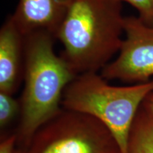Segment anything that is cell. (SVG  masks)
Masks as SVG:
<instances>
[{"instance_id": "6da1fadb", "label": "cell", "mask_w": 153, "mask_h": 153, "mask_svg": "<svg viewBox=\"0 0 153 153\" xmlns=\"http://www.w3.org/2000/svg\"><path fill=\"white\" fill-rule=\"evenodd\" d=\"M124 19L118 0H72L56 38L76 75L103 69L120 51Z\"/></svg>"}, {"instance_id": "5b68a950", "label": "cell", "mask_w": 153, "mask_h": 153, "mask_svg": "<svg viewBox=\"0 0 153 153\" xmlns=\"http://www.w3.org/2000/svg\"><path fill=\"white\" fill-rule=\"evenodd\" d=\"M124 33L118 58L102 69L105 79L147 82L153 76V28L138 17L124 19Z\"/></svg>"}, {"instance_id": "ba28073f", "label": "cell", "mask_w": 153, "mask_h": 153, "mask_svg": "<svg viewBox=\"0 0 153 153\" xmlns=\"http://www.w3.org/2000/svg\"><path fill=\"white\" fill-rule=\"evenodd\" d=\"M127 153H153V119L143 103L132 124Z\"/></svg>"}, {"instance_id": "3957f363", "label": "cell", "mask_w": 153, "mask_h": 153, "mask_svg": "<svg viewBox=\"0 0 153 153\" xmlns=\"http://www.w3.org/2000/svg\"><path fill=\"white\" fill-rule=\"evenodd\" d=\"M153 91V80L126 87L107 83L97 72L76 76L65 89L63 108L93 116L110 130L123 153H127L129 134L141 104Z\"/></svg>"}, {"instance_id": "277c9868", "label": "cell", "mask_w": 153, "mask_h": 153, "mask_svg": "<svg viewBox=\"0 0 153 153\" xmlns=\"http://www.w3.org/2000/svg\"><path fill=\"white\" fill-rule=\"evenodd\" d=\"M27 150L28 153H123L102 122L66 109L38 129Z\"/></svg>"}, {"instance_id": "30bf717a", "label": "cell", "mask_w": 153, "mask_h": 153, "mask_svg": "<svg viewBox=\"0 0 153 153\" xmlns=\"http://www.w3.org/2000/svg\"><path fill=\"white\" fill-rule=\"evenodd\" d=\"M126 1L137 9L139 14L138 18L142 22L153 28V0H118Z\"/></svg>"}, {"instance_id": "7c38bea8", "label": "cell", "mask_w": 153, "mask_h": 153, "mask_svg": "<svg viewBox=\"0 0 153 153\" xmlns=\"http://www.w3.org/2000/svg\"><path fill=\"white\" fill-rule=\"evenodd\" d=\"M143 105L148 110L149 114L151 115L153 119V91L147 96L146 98L143 101Z\"/></svg>"}, {"instance_id": "8992f818", "label": "cell", "mask_w": 153, "mask_h": 153, "mask_svg": "<svg viewBox=\"0 0 153 153\" xmlns=\"http://www.w3.org/2000/svg\"><path fill=\"white\" fill-rule=\"evenodd\" d=\"M72 0H19L11 15L25 36L44 32L56 38Z\"/></svg>"}, {"instance_id": "9c48e42d", "label": "cell", "mask_w": 153, "mask_h": 153, "mask_svg": "<svg viewBox=\"0 0 153 153\" xmlns=\"http://www.w3.org/2000/svg\"><path fill=\"white\" fill-rule=\"evenodd\" d=\"M19 104L10 94L0 91V126L4 128L18 113Z\"/></svg>"}, {"instance_id": "52a82bcc", "label": "cell", "mask_w": 153, "mask_h": 153, "mask_svg": "<svg viewBox=\"0 0 153 153\" xmlns=\"http://www.w3.org/2000/svg\"><path fill=\"white\" fill-rule=\"evenodd\" d=\"M25 36L9 16L0 30V91L12 94L24 67Z\"/></svg>"}, {"instance_id": "8fae6325", "label": "cell", "mask_w": 153, "mask_h": 153, "mask_svg": "<svg viewBox=\"0 0 153 153\" xmlns=\"http://www.w3.org/2000/svg\"><path fill=\"white\" fill-rule=\"evenodd\" d=\"M18 142L17 133L12 134L0 143V153H14V146Z\"/></svg>"}, {"instance_id": "7a4b0ae2", "label": "cell", "mask_w": 153, "mask_h": 153, "mask_svg": "<svg viewBox=\"0 0 153 153\" xmlns=\"http://www.w3.org/2000/svg\"><path fill=\"white\" fill-rule=\"evenodd\" d=\"M55 37L39 32L25 38L24 89L18 142L27 150L36 132L60 111L67 86L76 77L53 48Z\"/></svg>"}, {"instance_id": "4fadbf2b", "label": "cell", "mask_w": 153, "mask_h": 153, "mask_svg": "<svg viewBox=\"0 0 153 153\" xmlns=\"http://www.w3.org/2000/svg\"><path fill=\"white\" fill-rule=\"evenodd\" d=\"M14 153H28L27 150H24V149H19L14 151Z\"/></svg>"}]
</instances>
